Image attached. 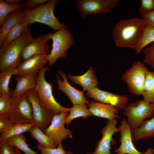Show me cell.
I'll return each mask as SVG.
<instances>
[{
	"instance_id": "cell-1",
	"label": "cell",
	"mask_w": 154,
	"mask_h": 154,
	"mask_svg": "<svg viewBox=\"0 0 154 154\" xmlns=\"http://www.w3.org/2000/svg\"><path fill=\"white\" fill-rule=\"evenodd\" d=\"M146 25L142 18L120 20L113 30V38L115 45L135 50Z\"/></svg>"
},
{
	"instance_id": "cell-2",
	"label": "cell",
	"mask_w": 154,
	"mask_h": 154,
	"mask_svg": "<svg viewBox=\"0 0 154 154\" xmlns=\"http://www.w3.org/2000/svg\"><path fill=\"white\" fill-rule=\"evenodd\" d=\"M34 39L28 28L18 38L0 47V71L8 67H18L23 60L22 53L24 48Z\"/></svg>"
},
{
	"instance_id": "cell-3",
	"label": "cell",
	"mask_w": 154,
	"mask_h": 154,
	"mask_svg": "<svg viewBox=\"0 0 154 154\" xmlns=\"http://www.w3.org/2000/svg\"><path fill=\"white\" fill-rule=\"evenodd\" d=\"M49 70L48 66L44 67L37 74L35 89L40 105L49 114L53 116L65 111H69L70 108L62 106L55 99L52 94L53 84L45 80L46 72Z\"/></svg>"
},
{
	"instance_id": "cell-4",
	"label": "cell",
	"mask_w": 154,
	"mask_h": 154,
	"mask_svg": "<svg viewBox=\"0 0 154 154\" xmlns=\"http://www.w3.org/2000/svg\"><path fill=\"white\" fill-rule=\"evenodd\" d=\"M58 2V0H49L35 9L22 11L25 20L28 25L40 23L49 26L55 32L66 28L65 24L60 22L54 14V8Z\"/></svg>"
},
{
	"instance_id": "cell-5",
	"label": "cell",
	"mask_w": 154,
	"mask_h": 154,
	"mask_svg": "<svg viewBox=\"0 0 154 154\" xmlns=\"http://www.w3.org/2000/svg\"><path fill=\"white\" fill-rule=\"evenodd\" d=\"M124 109V114L131 129L138 128L145 119L154 116V104L147 102L143 100L131 103Z\"/></svg>"
},
{
	"instance_id": "cell-6",
	"label": "cell",
	"mask_w": 154,
	"mask_h": 154,
	"mask_svg": "<svg viewBox=\"0 0 154 154\" xmlns=\"http://www.w3.org/2000/svg\"><path fill=\"white\" fill-rule=\"evenodd\" d=\"M50 38L52 40V48L48 55V65H53L59 58L67 57L66 51L74 43L72 35L65 28L51 33Z\"/></svg>"
},
{
	"instance_id": "cell-7",
	"label": "cell",
	"mask_w": 154,
	"mask_h": 154,
	"mask_svg": "<svg viewBox=\"0 0 154 154\" xmlns=\"http://www.w3.org/2000/svg\"><path fill=\"white\" fill-rule=\"evenodd\" d=\"M148 70L144 63L138 61L122 74L121 78L129 92L135 95H142Z\"/></svg>"
},
{
	"instance_id": "cell-8",
	"label": "cell",
	"mask_w": 154,
	"mask_h": 154,
	"mask_svg": "<svg viewBox=\"0 0 154 154\" xmlns=\"http://www.w3.org/2000/svg\"><path fill=\"white\" fill-rule=\"evenodd\" d=\"M8 114L15 123H35L32 106L25 93L13 98Z\"/></svg>"
},
{
	"instance_id": "cell-9",
	"label": "cell",
	"mask_w": 154,
	"mask_h": 154,
	"mask_svg": "<svg viewBox=\"0 0 154 154\" xmlns=\"http://www.w3.org/2000/svg\"><path fill=\"white\" fill-rule=\"evenodd\" d=\"M69 111H65L53 116L50 126L46 129L44 133L51 138L54 141L55 147L62 143L63 140L67 137H72L73 132L66 128L64 126L66 118L69 114Z\"/></svg>"
},
{
	"instance_id": "cell-10",
	"label": "cell",
	"mask_w": 154,
	"mask_h": 154,
	"mask_svg": "<svg viewBox=\"0 0 154 154\" xmlns=\"http://www.w3.org/2000/svg\"><path fill=\"white\" fill-rule=\"evenodd\" d=\"M121 136L119 141L121 144L119 147L114 149L117 154H154V150L148 147L146 152L139 151L134 145L131 136V129L127 120L123 117L121 120V124L118 127Z\"/></svg>"
},
{
	"instance_id": "cell-11",
	"label": "cell",
	"mask_w": 154,
	"mask_h": 154,
	"mask_svg": "<svg viewBox=\"0 0 154 154\" xmlns=\"http://www.w3.org/2000/svg\"><path fill=\"white\" fill-rule=\"evenodd\" d=\"M25 93L32 106L35 123L44 133L53 116L40 105L35 88L28 90Z\"/></svg>"
},
{
	"instance_id": "cell-12",
	"label": "cell",
	"mask_w": 154,
	"mask_h": 154,
	"mask_svg": "<svg viewBox=\"0 0 154 154\" xmlns=\"http://www.w3.org/2000/svg\"><path fill=\"white\" fill-rule=\"evenodd\" d=\"M86 95L88 98L100 102L110 104L118 111L125 108L129 99L125 95H119L102 90L97 87L87 91Z\"/></svg>"
},
{
	"instance_id": "cell-13",
	"label": "cell",
	"mask_w": 154,
	"mask_h": 154,
	"mask_svg": "<svg viewBox=\"0 0 154 154\" xmlns=\"http://www.w3.org/2000/svg\"><path fill=\"white\" fill-rule=\"evenodd\" d=\"M117 119L108 120L107 124L103 127L101 131L102 135L100 140L98 141L94 152L86 154H111L110 146L113 135L117 132H119Z\"/></svg>"
},
{
	"instance_id": "cell-14",
	"label": "cell",
	"mask_w": 154,
	"mask_h": 154,
	"mask_svg": "<svg viewBox=\"0 0 154 154\" xmlns=\"http://www.w3.org/2000/svg\"><path fill=\"white\" fill-rule=\"evenodd\" d=\"M76 5L83 18L88 15H100L111 11L106 0H77Z\"/></svg>"
},
{
	"instance_id": "cell-15",
	"label": "cell",
	"mask_w": 154,
	"mask_h": 154,
	"mask_svg": "<svg viewBox=\"0 0 154 154\" xmlns=\"http://www.w3.org/2000/svg\"><path fill=\"white\" fill-rule=\"evenodd\" d=\"M51 33L48 32L45 35L37 37L24 48L22 53L23 60L36 55H49L50 45L47 43L50 39Z\"/></svg>"
},
{
	"instance_id": "cell-16",
	"label": "cell",
	"mask_w": 154,
	"mask_h": 154,
	"mask_svg": "<svg viewBox=\"0 0 154 154\" xmlns=\"http://www.w3.org/2000/svg\"><path fill=\"white\" fill-rule=\"evenodd\" d=\"M58 73L63 79L62 80L59 76L56 75L58 88L68 96L73 105L88 104L90 103V102L85 97L83 91H79L70 85L64 72L58 71Z\"/></svg>"
},
{
	"instance_id": "cell-17",
	"label": "cell",
	"mask_w": 154,
	"mask_h": 154,
	"mask_svg": "<svg viewBox=\"0 0 154 154\" xmlns=\"http://www.w3.org/2000/svg\"><path fill=\"white\" fill-rule=\"evenodd\" d=\"M48 55H39L33 56L24 60L17 67L16 75L38 73L48 62Z\"/></svg>"
},
{
	"instance_id": "cell-18",
	"label": "cell",
	"mask_w": 154,
	"mask_h": 154,
	"mask_svg": "<svg viewBox=\"0 0 154 154\" xmlns=\"http://www.w3.org/2000/svg\"><path fill=\"white\" fill-rule=\"evenodd\" d=\"M38 73L17 75L15 77L16 84L15 88L10 91L9 95L13 98L21 95L36 87L37 76Z\"/></svg>"
},
{
	"instance_id": "cell-19",
	"label": "cell",
	"mask_w": 154,
	"mask_h": 154,
	"mask_svg": "<svg viewBox=\"0 0 154 154\" xmlns=\"http://www.w3.org/2000/svg\"><path fill=\"white\" fill-rule=\"evenodd\" d=\"M88 106L89 111L93 116L108 120L119 118V111L110 104L91 101Z\"/></svg>"
},
{
	"instance_id": "cell-20",
	"label": "cell",
	"mask_w": 154,
	"mask_h": 154,
	"mask_svg": "<svg viewBox=\"0 0 154 154\" xmlns=\"http://www.w3.org/2000/svg\"><path fill=\"white\" fill-rule=\"evenodd\" d=\"M68 77L74 84H79L83 88V91L90 90L97 87L98 82L93 67H90L87 72L83 75L73 76L68 74Z\"/></svg>"
},
{
	"instance_id": "cell-21",
	"label": "cell",
	"mask_w": 154,
	"mask_h": 154,
	"mask_svg": "<svg viewBox=\"0 0 154 154\" xmlns=\"http://www.w3.org/2000/svg\"><path fill=\"white\" fill-rule=\"evenodd\" d=\"M25 20L22 9L15 11L8 15L0 26V47L3 44L5 37L9 31L15 25Z\"/></svg>"
},
{
	"instance_id": "cell-22",
	"label": "cell",
	"mask_w": 154,
	"mask_h": 154,
	"mask_svg": "<svg viewBox=\"0 0 154 154\" xmlns=\"http://www.w3.org/2000/svg\"><path fill=\"white\" fill-rule=\"evenodd\" d=\"M131 130L133 141L154 137V116L151 119L144 120L138 128Z\"/></svg>"
},
{
	"instance_id": "cell-23",
	"label": "cell",
	"mask_w": 154,
	"mask_h": 154,
	"mask_svg": "<svg viewBox=\"0 0 154 154\" xmlns=\"http://www.w3.org/2000/svg\"><path fill=\"white\" fill-rule=\"evenodd\" d=\"M31 137L36 140L39 145L45 148H55L54 141L50 137L46 135L37 125H35L30 129Z\"/></svg>"
},
{
	"instance_id": "cell-24",
	"label": "cell",
	"mask_w": 154,
	"mask_h": 154,
	"mask_svg": "<svg viewBox=\"0 0 154 154\" xmlns=\"http://www.w3.org/2000/svg\"><path fill=\"white\" fill-rule=\"evenodd\" d=\"M142 95L146 102L154 104V71H147Z\"/></svg>"
},
{
	"instance_id": "cell-25",
	"label": "cell",
	"mask_w": 154,
	"mask_h": 154,
	"mask_svg": "<svg viewBox=\"0 0 154 154\" xmlns=\"http://www.w3.org/2000/svg\"><path fill=\"white\" fill-rule=\"evenodd\" d=\"M17 72V68L13 67L6 68L1 71L0 93L9 95L10 91L9 86L11 78L12 75H15Z\"/></svg>"
},
{
	"instance_id": "cell-26",
	"label": "cell",
	"mask_w": 154,
	"mask_h": 154,
	"mask_svg": "<svg viewBox=\"0 0 154 154\" xmlns=\"http://www.w3.org/2000/svg\"><path fill=\"white\" fill-rule=\"evenodd\" d=\"M69 112V113L65 120V123L67 126L70 124L72 120L77 117H82L85 119L90 116H92L88 110V105L86 104L73 105L72 107L70 108Z\"/></svg>"
},
{
	"instance_id": "cell-27",
	"label": "cell",
	"mask_w": 154,
	"mask_h": 154,
	"mask_svg": "<svg viewBox=\"0 0 154 154\" xmlns=\"http://www.w3.org/2000/svg\"><path fill=\"white\" fill-rule=\"evenodd\" d=\"M28 25L25 19L15 25L6 34L1 47L7 45L19 37L27 29Z\"/></svg>"
},
{
	"instance_id": "cell-28",
	"label": "cell",
	"mask_w": 154,
	"mask_h": 154,
	"mask_svg": "<svg viewBox=\"0 0 154 154\" xmlns=\"http://www.w3.org/2000/svg\"><path fill=\"white\" fill-rule=\"evenodd\" d=\"M26 138L22 133L12 136L6 140L9 145L22 150L25 154H38L31 149L26 142Z\"/></svg>"
},
{
	"instance_id": "cell-29",
	"label": "cell",
	"mask_w": 154,
	"mask_h": 154,
	"mask_svg": "<svg viewBox=\"0 0 154 154\" xmlns=\"http://www.w3.org/2000/svg\"><path fill=\"white\" fill-rule=\"evenodd\" d=\"M35 125V123H15L10 129L0 134V140H6L12 136L29 131L31 128Z\"/></svg>"
},
{
	"instance_id": "cell-30",
	"label": "cell",
	"mask_w": 154,
	"mask_h": 154,
	"mask_svg": "<svg viewBox=\"0 0 154 154\" xmlns=\"http://www.w3.org/2000/svg\"><path fill=\"white\" fill-rule=\"evenodd\" d=\"M154 42V27L146 25L137 48L135 50L137 54L147 45Z\"/></svg>"
},
{
	"instance_id": "cell-31",
	"label": "cell",
	"mask_w": 154,
	"mask_h": 154,
	"mask_svg": "<svg viewBox=\"0 0 154 154\" xmlns=\"http://www.w3.org/2000/svg\"><path fill=\"white\" fill-rule=\"evenodd\" d=\"M22 9L21 4L10 5L4 0H0V26H1L7 16L11 13L19 9Z\"/></svg>"
},
{
	"instance_id": "cell-32",
	"label": "cell",
	"mask_w": 154,
	"mask_h": 154,
	"mask_svg": "<svg viewBox=\"0 0 154 154\" xmlns=\"http://www.w3.org/2000/svg\"><path fill=\"white\" fill-rule=\"evenodd\" d=\"M37 148L40 151L42 154H73L71 151H66L64 150L62 143L58 145L57 148H45L39 145H37Z\"/></svg>"
},
{
	"instance_id": "cell-33",
	"label": "cell",
	"mask_w": 154,
	"mask_h": 154,
	"mask_svg": "<svg viewBox=\"0 0 154 154\" xmlns=\"http://www.w3.org/2000/svg\"><path fill=\"white\" fill-rule=\"evenodd\" d=\"M12 100L9 95L0 93V115L8 113Z\"/></svg>"
},
{
	"instance_id": "cell-34",
	"label": "cell",
	"mask_w": 154,
	"mask_h": 154,
	"mask_svg": "<svg viewBox=\"0 0 154 154\" xmlns=\"http://www.w3.org/2000/svg\"><path fill=\"white\" fill-rule=\"evenodd\" d=\"M48 0H28L21 3L22 11H27L35 9L44 4Z\"/></svg>"
},
{
	"instance_id": "cell-35",
	"label": "cell",
	"mask_w": 154,
	"mask_h": 154,
	"mask_svg": "<svg viewBox=\"0 0 154 154\" xmlns=\"http://www.w3.org/2000/svg\"><path fill=\"white\" fill-rule=\"evenodd\" d=\"M145 57L143 62L151 66L154 70V42L151 46L143 50Z\"/></svg>"
},
{
	"instance_id": "cell-36",
	"label": "cell",
	"mask_w": 154,
	"mask_h": 154,
	"mask_svg": "<svg viewBox=\"0 0 154 154\" xmlns=\"http://www.w3.org/2000/svg\"><path fill=\"white\" fill-rule=\"evenodd\" d=\"M14 124L10 119L8 113L0 115V134L10 129Z\"/></svg>"
},
{
	"instance_id": "cell-37",
	"label": "cell",
	"mask_w": 154,
	"mask_h": 154,
	"mask_svg": "<svg viewBox=\"0 0 154 154\" xmlns=\"http://www.w3.org/2000/svg\"><path fill=\"white\" fill-rule=\"evenodd\" d=\"M0 154H16L15 148L8 144L6 140H0Z\"/></svg>"
},
{
	"instance_id": "cell-38",
	"label": "cell",
	"mask_w": 154,
	"mask_h": 154,
	"mask_svg": "<svg viewBox=\"0 0 154 154\" xmlns=\"http://www.w3.org/2000/svg\"><path fill=\"white\" fill-rule=\"evenodd\" d=\"M154 10V0H141V5L139 9V11L147 13Z\"/></svg>"
},
{
	"instance_id": "cell-39",
	"label": "cell",
	"mask_w": 154,
	"mask_h": 154,
	"mask_svg": "<svg viewBox=\"0 0 154 154\" xmlns=\"http://www.w3.org/2000/svg\"><path fill=\"white\" fill-rule=\"evenodd\" d=\"M139 12L140 16L146 25L154 27V10L147 13L140 11Z\"/></svg>"
},
{
	"instance_id": "cell-40",
	"label": "cell",
	"mask_w": 154,
	"mask_h": 154,
	"mask_svg": "<svg viewBox=\"0 0 154 154\" xmlns=\"http://www.w3.org/2000/svg\"><path fill=\"white\" fill-rule=\"evenodd\" d=\"M108 5L111 9L117 5L119 2L118 0H106Z\"/></svg>"
},
{
	"instance_id": "cell-41",
	"label": "cell",
	"mask_w": 154,
	"mask_h": 154,
	"mask_svg": "<svg viewBox=\"0 0 154 154\" xmlns=\"http://www.w3.org/2000/svg\"><path fill=\"white\" fill-rule=\"evenodd\" d=\"M5 2L10 5H15L21 4L20 0H5Z\"/></svg>"
},
{
	"instance_id": "cell-42",
	"label": "cell",
	"mask_w": 154,
	"mask_h": 154,
	"mask_svg": "<svg viewBox=\"0 0 154 154\" xmlns=\"http://www.w3.org/2000/svg\"><path fill=\"white\" fill-rule=\"evenodd\" d=\"M16 154H22L20 150L18 148H15Z\"/></svg>"
}]
</instances>
